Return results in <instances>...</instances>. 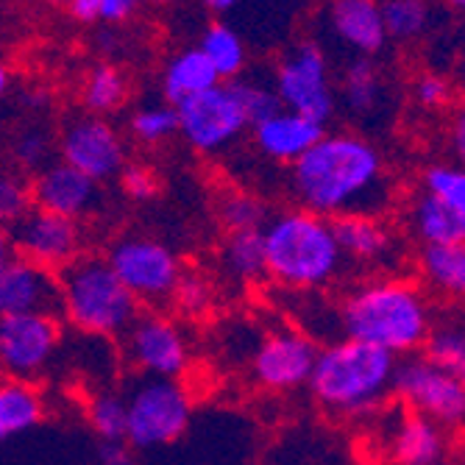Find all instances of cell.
<instances>
[{
    "label": "cell",
    "mask_w": 465,
    "mask_h": 465,
    "mask_svg": "<svg viewBox=\"0 0 465 465\" xmlns=\"http://www.w3.org/2000/svg\"><path fill=\"white\" fill-rule=\"evenodd\" d=\"M290 190L302 209L326 221L346 215L382 218L393 201L382 151L354 132H326L292 162Z\"/></svg>",
    "instance_id": "cell-1"
},
{
    "label": "cell",
    "mask_w": 465,
    "mask_h": 465,
    "mask_svg": "<svg viewBox=\"0 0 465 465\" xmlns=\"http://www.w3.org/2000/svg\"><path fill=\"white\" fill-rule=\"evenodd\" d=\"M337 323L349 341L382 349L401 360L420 354L427 337L438 326L432 295L404 276H373L354 284L341 304Z\"/></svg>",
    "instance_id": "cell-2"
},
{
    "label": "cell",
    "mask_w": 465,
    "mask_h": 465,
    "mask_svg": "<svg viewBox=\"0 0 465 465\" xmlns=\"http://www.w3.org/2000/svg\"><path fill=\"white\" fill-rule=\"evenodd\" d=\"M262 245L268 279L290 292H321L341 282L349 268L331 221L302 206L271 213Z\"/></svg>",
    "instance_id": "cell-3"
},
{
    "label": "cell",
    "mask_w": 465,
    "mask_h": 465,
    "mask_svg": "<svg viewBox=\"0 0 465 465\" xmlns=\"http://www.w3.org/2000/svg\"><path fill=\"white\" fill-rule=\"evenodd\" d=\"M396 357L349 337L318 349L310 373V393L321 410L334 418H365L391 396Z\"/></svg>",
    "instance_id": "cell-4"
},
{
    "label": "cell",
    "mask_w": 465,
    "mask_h": 465,
    "mask_svg": "<svg viewBox=\"0 0 465 465\" xmlns=\"http://www.w3.org/2000/svg\"><path fill=\"white\" fill-rule=\"evenodd\" d=\"M56 282L59 321L87 337L120 341L123 331L143 312L101 253H81L75 262L56 273Z\"/></svg>",
    "instance_id": "cell-5"
},
{
    "label": "cell",
    "mask_w": 465,
    "mask_h": 465,
    "mask_svg": "<svg viewBox=\"0 0 465 465\" xmlns=\"http://www.w3.org/2000/svg\"><path fill=\"white\" fill-rule=\"evenodd\" d=\"M125 399V443L134 451L176 443L193 420V396L176 379H151L123 393Z\"/></svg>",
    "instance_id": "cell-6"
},
{
    "label": "cell",
    "mask_w": 465,
    "mask_h": 465,
    "mask_svg": "<svg viewBox=\"0 0 465 465\" xmlns=\"http://www.w3.org/2000/svg\"><path fill=\"white\" fill-rule=\"evenodd\" d=\"M104 257L120 284L134 295V302L151 310L171 302L173 287L184 273L179 253L167 242L145 234L117 237Z\"/></svg>",
    "instance_id": "cell-7"
},
{
    "label": "cell",
    "mask_w": 465,
    "mask_h": 465,
    "mask_svg": "<svg viewBox=\"0 0 465 465\" xmlns=\"http://www.w3.org/2000/svg\"><path fill=\"white\" fill-rule=\"evenodd\" d=\"M273 90L282 109L326 125L337 112V95L326 51L312 39H302L284 51L273 73Z\"/></svg>",
    "instance_id": "cell-8"
},
{
    "label": "cell",
    "mask_w": 465,
    "mask_h": 465,
    "mask_svg": "<svg viewBox=\"0 0 465 465\" xmlns=\"http://www.w3.org/2000/svg\"><path fill=\"white\" fill-rule=\"evenodd\" d=\"M391 396L399 399V404L407 412L424 415L449 432L462 427L465 379H457V376L435 368L420 354H410V357L396 360Z\"/></svg>",
    "instance_id": "cell-9"
},
{
    "label": "cell",
    "mask_w": 465,
    "mask_h": 465,
    "mask_svg": "<svg viewBox=\"0 0 465 465\" xmlns=\"http://www.w3.org/2000/svg\"><path fill=\"white\" fill-rule=\"evenodd\" d=\"M123 357L134 371L151 379H179L190 371L193 351L179 321L143 310L120 337Z\"/></svg>",
    "instance_id": "cell-10"
},
{
    "label": "cell",
    "mask_w": 465,
    "mask_h": 465,
    "mask_svg": "<svg viewBox=\"0 0 465 465\" xmlns=\"http://www.w3.org/2000/svg\"><path fill=\"white\" fill-rule=\"evenodd\" d=\"M176 117L179 137H184L193 151L206 156L232 148L251 129L229 81H221L213 90L179 104Z\"/></svg>",
    "instance_id": "cell-11"
},
{
    "label": "cell",
    "mask_w": 465,
    "mask_h": 465,
    "mask_svg": "<svg viewBox=\"0 0 465 465\" xmlns=\"http://www.w3.org/2000/svg\"><path fill=\"white\" fill-rule=\"evenodd\" d=\"M62 346V321L56 315L0 318V373L34 382L51 368Z\"/></svg>",
    "instance_id": "cell-12"
},
{
    "label": "cell",
    "mask_w": 465,
    "mask_h": 465,
    "mask_svg": "<svg viewBox=\"0 0 465 465\" xmlns=\"http://www.w3.org/2000/svg\"><path fill=\"white\" fill-rule=\"evenodd\" d=\"M59 162L98 184H106L125 167V140L106 117L78 114L62 129Z\"/></svg>",
    "instance_id": "cell-13"
},
{
    "label": "cell",
    "mask_w": 465,
    "mask_h": 465,
    "mask_svg": "<svg viewBox=\"0 0 465 465\" xmlns=\"http://www.w3.org/2000/svg\"><path fill=\"white\" fill-rule=\"evenodd\" d=\"M15 257H23L51 273H59L81 253H87V229L78 221L31 209V213L9 232Z\"/></svg>",
    "instance_id": "cell-14"
},
{
    "label": "cell",
    "mask_w": 465,
    "mask_h": 465,
    "mask_svg": "<svg viewBox=\"0 0 465 465\" xmlns=\"http://www.w3.org/2000/svg\"><path fill=\"white\" fill-rule=\"evenodd\" d=\"M318 343L299 326H284L265 334L251 357L253 382L271 393H292L307 388L315 368Z\"/></svg>",
    "instance_id": "cell-15"
},
{
    "label": "cell",
    "mask_w": 465,
    "mask_h": 465,
    "mask_svg": "<svg viewBox=\"0 0 465 465\" xmlns=\"http://www.w3.org/2000/svg\"><path fill=\"white\" fill-rule=\"evenodd\" d=\"M31 195H34L36 209H45V213L62 215L78 223L98 218L106 206L104 184L73 171L64 162H51L48 167H42L36 176H31Z\"/></svg>",
    "instance_id": "cell-16"
},
{
    "label": "cell",
    "mask_w": 465,
    "mask_h": 465,
    "mask_svg": "<svg viewBox=\"0 0 465 465\" xmlns=\"http://www.w3.org/2000/svg\"><path fill=\"white\" fill-rule=\"evenodd\" d=\"M331 229L349 265L357 262L376 271H393L404 257V240L385 218L346 215L331 221Z\"/></svg>",
    "instance_id": "cell-17"
},
{
    "label": "cell",
    "mask_w": 465,
    "mask_h": 465,
    "mask_svg": "<svg viewBox=\"0 0 465 465\" xmlns=\"http://www.w3.org/2000/svg\"><path fill=\"white\" fill-rule=\"evenodd\" d=\"M6 315H56L59 318V282L56 273L39 268L23 257L0 265V318Z\"/></svg>",
    "instance_id": "cell-18"
},
{
    "label": "cell",
    "mask_w": 465,
    "mask_h": 465,
    "mask_svg": "<svg viewBox=\"0 0 465 465\" xmlns=\"http://www.w3.org/2000/svg\"><path fill=\"white\" fill-rule=\"evenodd\" d=\"M326 25L337 42L357 56H376L388 45L379 0H326Z\"/></svg>",
    "instance_id": "cell-19"
},
{
    "label": "cell",
    "mask_w": 465,
    "mask_h": 465,
    "mask_svg": "<svg viewBox=\"0 0 465 465\" xmlns=\"http://www.w3.org/2000/svg\"><path fill=\"white\" fill-rule=\"evenodd\" d=\"M323 134H326V125L295 112H287V109H279L268 120L251 125V137H253V145L260 148V153L287 167L292 162H299Z\"/></svg>",
    "instance_id": "cell-20"
},
{
    "label": "cell",
    "mask_w": 465,
    "mask_h": 465,
    "mask_svg": "<svg viewBox=\"0 0 465 465\" xmlns=\"http://www.w3.org/2000/svg\"><path fill=\"white\" fill-rule=\"evenodd\" d=\"M449 449V430L418 412H404L388 438V454L393 465H443Z\"/></svg>",
    "instance_id": "cell-21"
},
{
    "label": "cell",
    "mask_w": 465,
    "mask_h": 465,
    "mask_svg": "<svg viewBox=\"0 0 465 465\" xmlns=\"http://www.w3.org/2000/svg\"><path fill=\"white\" fill-rule=\"evenodd\" d=\"M215 84H221V78L215 75L213 64L206 62V56L193 45V48H182L176 51L171 59L164 62L162 70V101L167 106H179L206 90H213Z\"/></svg>",
    "instance_id": "cell-22"
},
{
    "label": "cell",
    "mask_w": 465,
    "mask_h": 465,
    "mask_svg": "<svg viewBox=\"0 0 465 465\" xmlns=\"http://www.w3.org/2000/svg\"><path fill=\"white\" fill-rule=\"evenodd\" d=\"M415 268L430 295L460 299L465 292V245H420Z\"/></svg>",
    "instance_id": "cell-23"
},
{
    "label": "cell",
    "mask_w": 465,
    "mask_h": 465,
    "mask_svg": "<svg viewBox=\"0 0 465 465\" xmlns=\"http://www.w3.org/2000/svg\"><path fill=\"white\" fill-rule=\"evenodd\" d=\"M45 420V399L34 382L0 376V443L36 430Z\"/></svg>",
    "instance_id": "cell-24"
},
{
    "label": "cell",
    "mask_w": 465,
    "mask_h": 465,
    "mask_svg": "<svg viewBox=\"0 0 465 465\" xmlns=\"http://www.w3.org/2000/svg\"><path fill=\"white\" fill-rule=\"evenodd\" d=\"M410 229L420 245H465V213L418 193L410 203Z\"/></svg>",
    "instance_id": "cell-25"
},
{
    "label": "cell",
    "mask_w": 465,
    "mask_h": 465,
    "mask_svg": "<svg viewBox=\"0 0 465 465\" xmlns=\"http://www.w3.org/2000/svg\"><path fill=\"white\" fill-rule=\"evenodd\" d=\"M221 268L232 282H237L242 287L265 282L268 271H265L262 232H229V234H223Z\"/></svg>",
    "instance_id": "cell-26"
},
{
    "label": "cell",
    "mask_w": 465,
    "mask_h": 465,
    "mask_svg": "<svg viewBox=\"0 0 465 465\" xmlns=\"http://www.w3.org/2000/svg\"><path fill=\"white\" fill-rule=\"evenodd\" d=\"M195 48L206 56V62L213 64V70L221 81H234L248 70L245 42L226 23H209L201 31V39Z\"/></svg>",
    "instance_id": "cell-27"
},
{
    "label": "cell",
    "mask_w": 465,
    "mask_h": 465,
    "mask_svg": "<svg viewBox=\"0 0 465 465\" xmlns=\"http://www.w3.org/2000/svg\"><path fill=\"white\" fill-rule=\"evenodd\" d=\"M125 98H129V78L112 62L95 64L81 84V104L87 114L95 117H106L123 109Z\"/></svg>",
    "instance_id": "cell-28"
},
{
    "label": "cell",
    "mask_w": 465,
    "mask_h": 465,
    "mask_svg": "<svg viewBox=\"0 0 465 465\" xmlns=\"http://www.w3.org/2000/svg\"><path fill=\"white\" fill-rule=\"evenodd\" d=\"M343 104L354 117H368L382 104V73L368 56H354L343 70Z\"/></svg>",
    "instance_id": "cell-29"
},
{
    "label": "cell",
    "mask_w": 465,
    "mask_h": 465,
    "mask_svg": "<svg viewBox=\"0 0 465 465\" xmlns=\"http://www.w3.org/2000/svg\"><path fill=\"white\" fill-rule=\"evenodd\" d=\"M379 9H382V25L388 39L399 42H410L427 34L432 20L430 0H379Z\"/></svg>",
    "instance_id": "cell-30"
},
{
    "label": "cell",
    "mask_w": 465,
    "mask_h": 465,
    "mask_svg": "<svg viewBox=\"0 0 465 465\" xmlns=\"http://www.w3.org/2000/svg\"><path fill=\"white\" fill-rule=\"evenodd\" d=\"M215 299H218V290L213 284V279H206L201 271H187L179 276L176 287H173V295H171V304L176 310L179 318H187V321H201L206 318L209 312L215 310Z\"/></svg>",
    "instance_id": "cell-31"
},
{
    "label": "cell",
    "mask_w": 465,
    "mask_h": 465,
    "mask_svg": "<svg viewBox=\"0 0 465 465\" xmlns=\"http://www.w3.org/2000/svg\"><path fill=\"white\" fill-rule=\"evenodd\" d=\"M420 357L427 362H432L435 368L465 379V334L462 326L457 323H438L432 329V334L427 337L424 349H420Z\"/></svg>",
    "instance_id": "cell-32"
},
{
    "label": "cell",
    "mask_w": 465,
    "mask_h": 465,
    "mask_svg": "<svg viewBox=\"0 0 465 465\" xmlns=\"http://www.w3.org/2000/svg\"><path fill=\"white\" fill-rule=\"evenodd\" d=\"M34 209L31 176L12 164H0V229L12 232Z\"/></svg>",
    "instance_id": "cell-33"
},
{
    "label": "cell",
    "mask_w": 465,
    "mask_h": 465,
    "mask_svg": "<svg viewBox=\"0 0 465 465\" xmlns=\"http://www.w3.org/2000/svg\"><path fill=\"white\" fill-rule=\"evenodd\" d=\"M271 218V209L262 198L251 193H229L218 203V221L223 232H262Z\"/></svg>",
    "instance_id": "cell-34"
},
{
    "label": "cell",
    "mask_w": 465,
    "mask_h": 465,
    "mask_svg": "<svg viewBox=\"0 0 465 465\" xmlns=\"http://www.w3.org/2000/svg\"><path fill=\"white\" fill-rule=\"evenodd\" d=\"M87 424L98 440H125V399L120 391H95L87 399Z\"/></svg>",
    "instance_id": "cell-35"
},
{
    "label": "cell",
    "mask_w": 465,
    "mask_h": 465,
    "mask_svg": "<svg viewBox=\"0 0 465 465\" xmlns=\"http://www.w3.org/2000/svg\"><path fill=\"white\" fill-rule=\"evenodd\" d=\"M129 132L143 145H162L167 140H173V137H179L176 109L167 106L164 101L140 106L129 120Z\"/></svg>",
    "instance_id": "cell-36"
},
{
    "label": "cell",
    "mask_w": 465,
    "mask_h": 465,
    "mask_svg": "<svg viewBox=\"0 0 465 465\" xmlns=\"http://www.w3.org/2000/svg\"><path fill=\"white\" fill-rule=\"evenodd\" d=\"M229 84H232V90H234V95H237V101H240V106H242L251 125L268 120L271 114H276L282 109V104L276 98V90H273V81H260V78H253L245 70L240 78H234Z\"/></svg>",
    "instance_id": "cell-37"
},
{
    "label": "cell",
    "mask_w": 465,
    "mask_h": 465,
    "mask_svg": "<svg viewBox=\"0 0 465 465\" xmlns=\"http://www.w3.org/2000/svg\"><path fill=\"white\" fill-rule=\"evenodd\" d=\"M420 193L457 209V213H465V173L454 164L446 162L430 164L420 173Z\"/></svg>",
    "instance_id": "cell-38"
},
{
    "label": "cell",
    "mask_w": 465,
    "mask_h": 465,
    "mask_svg": "<svg viewBox=\"0 0 465 465\" xmlns=\"http://www.w3.org/2000/svg\"><path fill=\"white\" fill-rule=\"evenodd\" d=\"M51 151H54V137L45 129L28 125L12 143V167H17L25 176H36L42 167L51 164Z\"/></svg>",
    "instance_id": "cell-39"
},
{
    "label": "cell",
    "mask_w": 465,
    "mask_h": 465,
    "mask_svg": "<svg viewBox=\"0 0 465 465\" xmlns=\"http://www.w3.org/2000/svg\"><path fill=\"white\" fill-rule=\"evenodd\" d=\"M117 182H120V193L134 203H151V201H156V195L162 190L159 176L148 164H137V162H125Z\"/></svg>",
    "instance_id": "cell-40"
},
{
    "label": "cell",
    "mask_w": 465,
    "mask_h": 465,
    "mask_svg": "<svg viewBox=\"0 0 465 465\" xmlns=\"http://www.w3.org/2000/svg\"><path fill=\"white\" fill-rule=\"evenodd\" d=\"M412 95L418 101V106L424 109H443L449 106L454 90H451V81L440 73H420L415 78V87H412Z\"/></svg>",
    "instance_id": "cell-41"
},
{
    "label": "cell",
    "mask_w": 465,
    "mask_h": 465,
    "mask_svg": "<svg viewBox=\"0 0 465 465\" xmlns=\"http://www.w3.org/2000/svg\"><path fill=\"white\" fill-rule=\"evenodd\" d=\"M98 4H101V23L117 25V23L132 20L145 0H98Z\"/></svg>",
    "instance_id": "cell-42"
},
{
    "label": "cell",
    "mask_w": 465,
    "mask_h": 465,
    "mask_svg": "<svg viewBox=\"0 0 465 465\" xmlns=\"http://www.w3.org/2000/svg\"><path fill=\"white\" fill-rule=\"evenodd\" d=\"M95 457L98 465H134V449L125 440H101Z\"/></svg>",
    "instance_id": "cell-43"
},
{
    "label": "cell",
    "mask_w": 465,
    "mask_h": 465,
    "mask_svg": "<svg viewBox=\"0 0 465 465\" xmlns=\"http://www.w3.org/2000/svg\"><path fill=\"white\" fill-rule=\"evenodd\" d=\"M67 15L75 20V23H101V4L98 0H67Z\"/></svg>",
    "instance_id": "cell-44"
},
{
    "label": "cell",
    "mask_w": 465,
    "mask_h": 465,
    "mask_svg": "<svg viewBox=\"0 0 465 465\" xmlns=\"http://www.w3.org/2000/svg\"><path fill=\"white\" fill-rule=\"evenodd\" d=\"M451 140H454V153L457 156H465V117H457Z\"/></svg>",
    "instance_id": "cell-45"
},
{
    "label": "cell",
    "mask_w": 465,
    "mask_h": 465,
    "mask_svg": "<svg viewBox=\"0 0 465 465\" xmlns=\"http://www.w3.org/2000/svg\"><path fill=\"white\" fill-rule=\"evenodd\" d=\"M198 4L206 9V12H213V15H223L229 9L237 6V0H198Z\"/></svg>",
    "instance_id": "cell-46"
},
{
    "label": "cell",
    "mask_w": 465,
    "mask_h": 465,
    "mask_svg": "<svg viewBox=\"0 0 465 465\" xmlns=\"http://www.w3.org/2000/svg\"><path fill=\"white\" fill-rule=\"evenodd\" d=\"M15 257V251H12V240H9V232L0 229V265H4L6 260Z\"/></svg>",
    "instance_id": "cell-47"
},
{
    "label": "cell",
    "mask_w": 465,
    "mask_h": 465,
    "mask_svg": "<svg viewBox=\"0 0 465 465\" xmlns=\"http://www.w3.org/2000/svg\"><path fill=\"white\" fill-rule=\"evenodd\" d=\"M9 87H12V73L4 62H0V98L9 93Z\"/></svg>",
    "instance_id": "cell-48"
},
{
    "label": "cell",
    "mask_w": 465,
    "mask_h": 465,
    "mask_svg": "<svg viewBox=\"0 0 465 465\" xmlns=\"http://www.w3.org/2000/svg\"><path fill=\"white\" fill-rule=\"evenodd\" d=\"M48 101H51V95H48V93H31V95H25V104H28V106H34V109H36V106H45Z\"/></svg>",
    "instance_id": "cell-49"
},
{
    "label": "cell",
    "mask_w": 465,
    "mask_h": 465,
    "mask_svg": "<svg viewBox=\"0 0 465 465\" xmlns=\"http://www.w3.org/2000/svg\"><path fill=\"white\" fill-rule=\"evenodd\" d=\"M145 4H151V6H159V9H164V6H176V4H182V0H145Z\"/></svg>",
    "instance_id": "cell-50"
},
{
    "label": "cell",
    "mask_w": 465,
    "mask_h": 465,
    "mask_svg": "<svg viewBox=\"0 0 465 465\" xmlns=\"http://www.w3.org/2000/svg\"><path fill=\"white\" fill-rule=\"evenodd\" d=\"M446 4H449L451 9H462V6H465V0H446Z\"/></svg>",
    "instance_id": "cell-51"
},
{
    "label": "cell",
    "mask_w": 465,
    "mask_h": 465,
    "mask_svg": "<svg viewBox=\"0 0 465 465\" xmlns=\"http://www.w3.org/2000/svg\"><path fill=\"white\" fill-rule=\"evenodd\" d=\"M45 4H51V6H67V0H45Z\"/></svg>",
    "instance_id": "cell-52"
}]
</instances>
